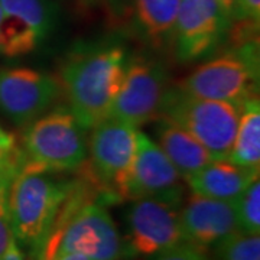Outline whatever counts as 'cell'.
<instances>
[{
	"label": "cell",
	"instance_id": "1",
	"mask_svg": "<svg viewBox=\"0 0 260 260\" xmlns=\"http://www.w3.org/2000/svg\"><path fill=\"white\" fill-rule=\"evenodd\" d=\"M67 253H80L93 260H120L127 256L124 239L112 215L100 203L87 201V186L80 182L56 215L39 260H52Z\"/></svg>",
	"mask_w": 260,
	"mask_h": 260
},
{
	"label": "cell",
	"instance_id": "2",
	"mask_svg": "<svg viewBox=\"0 0 260 260\" xmlns=\"http://www.w3.org/2000/svg\"><path fill=\"white\" fill-rule=\"evenodd\" d=\"M127 61L124 48L110 45L73 55L61 68L59 84L68 109L84 127L91 129L109 117Z\"/></svg>",
	"mask_w": 260,
	"mask_h": 260
},
{
	"label": "cell",
	"instance_id": "3",
	"mask_svg": "<svg viewBox=\"0 0 260 260\" xmlns=\"http://www.w3.org/2000/svg\"><path fill=\"white\" fill-rule=\"evenodd\" d=\"M77 181L34 169L23 162L9 186L10 230L16 242L41 253L56 215Z\"/></svg>",
	"mask_w": 260,
	"mask_h": 260
},
{
	"label": "cell",
	"instance_id": "4",
	"mask_svg": "<svg viewBox=\"0 0 260 260\" xmlns=\"http://www.w3.org/2000/svg\"><path fill=\"white\" fill-rule=\"evenodd\" d=\"M87 127L59 107L29 123L22 140L25 164L45 172H75L88 160Z\"/></svg>",
	"mask_w": 260,
	"mask_h": 260
},
{
	"label": "cell",
	"instance_id": "5",
	"mask_svg": "<svg viewBox=\"0 0 260 260\" xmlns=\"http://www.w3.org/2000/svg\"><path fill=\"white\" fill-rule=\"evenodd\" d=\"M242 104L195 97L179 87H169L160 116L186 130L213 159H229Z\"/></svg>",
	"mask_w": 260,
	"mask_h": 260
},
{
	"label": "cell",
	"instance_id": "6",
	"mask_svg": "<svg viewBox=\"0 0 260 260\" xmlns=\"http://www.w3.org/2000/svg\"><path fill=\"white\" fill-rule=\"evenodd\" d=\"M257 52L253 41L244 42L242 48L200 65L178 87L195 97L243 104L257 95Z\"/></svg>",
	"mask_w": 260,
	"mask_h": 260
},
{
	"label": "cell",
	"instance_id": "7",
	"mask_svg": "<svg viewBox=\"0 0 260 260\" xmlns=\"http://www.w3.org/2000/svg\"><path fill=\"white\" fill-rule=\"evenodd\" d=\"M88 139L90 165L85 177L104 194L124 200L130 169L138 146V127L116 117H106L91 127Z\"/></svg>",
	"mask_w": 260,
	"mask_h": 260
},
{
	"label": "cell",
	"instance_id": "8",
	"mask_svg": "<svg viewBox=\"0 0 260 260\" xmlns=\"http://www.w3.org/2000/svg\"><path fill=\"white\" fill-rule=\"evenodd\" d=\"M168 88V73L162 62L143 56L127 61L109 116L135 127L158 120Z\"/></svg>",
	"mask_w": 260,
	"mask_h": 260
},
{
	"label": "cell",
	"instance_id": "9",
	"mask_svg": "<svg viewBox=\"0 0 260 260\" xmlns=\"http://www.w3.org/2000/svg\"><path fill=\"white\" fill-rule=\"evenodd\" d=\"M232 13L217 0H181L172 45L182 62L213 54L232 26Z\"/></svg>",
	"mask_w": 260,
	"mask_h": 260
},
{
	"label": "cell",
	"instance_id": "10",
	"mask_svg": "<svg viewBox=\"0 0 260 260\" xmlns=\"http://www.w3.org/2000/svg\"><path fill=\"white\" fill-rule=\"evenodd\" d=\"M184 243L179 207L156 198L135 200L127 213V256L153 257Z\"/></svg>",
	"mask_w": 260,
	"mask_h": 260
},
{
	"label": "cell",
	"instance_id": "11",
	"mask_svg": "<svg viewBox=\"0 0 260 260\" xmlns=\"http://www.w3.org/2000/svg\"><path fill=\"white\" fill-rule=\"evenodd\" d=\"M59 80L32 68H0V110L19 126H28L55 104Z\"/></svg>",
	"mask_w": 260,
	"mask_h": 260
},
{
	"label": "cell",
	"instance_id": "12",
	"mask_svg": "<svg viewBox=\"0 0 260 260\" xmlns=\"http://www.w3.org/2000/svg\"><path fill=\"white\" fill-rule=\"evenodd\" d=\"M140 198H156L179 207L184 198V179L158 143L138 130V146L124 200Z\"/></svg>",
	"mask_w": 260,
	"mask_h": 260
},
{
	"label": "cell",
	"instance_id": "13",
	"mask_svg": "<svg viewBox=\"0 0 260 260\" xmlns=\"http://www.w3.org/2000/svg\"><path fill=\"white\" fill-rule=\"evenodd\" d=\"M3 10L2 52L6 56L35 51L55 25L54 0H0Z\"/></svg>",
	"mask_w": 260,
	"mask_h": 260
},
{
	"label": "cell",
	"instance_id": "14",
	"mask_svg": "<svg viewBox=\"0 0 260 260\" xmlns=\"http://www.w3.org/2000/svg\"><path fill=\"white\" fill-rule=\"evenodd\" d=\"M179 223L184 242L203 250L240 232L233 203L198 194L191 195L179 210Z\"/></svg>",
	"mask_w": 260,
	"mask_h": 260
},
{
	"label": "cell",
	"instance_id": "15",
	"mask_svg": "<svg viewBox=\"0 0 260 260\" xmlns=\"http://www.w3.org/2000/svg\"><path fill=\"white\" fill-rule=\"evenodd\" d=\"M130 26L153 48L172 45V35L181 0H119Z\"/></svg>",
	"mask_w": 260,
	"mask_h": 260
},
{
	"label": "cell",
	"instance_id": "16",
	"mask_svg": "<svg viewBox=\"0 0 260 260\" xmlns=\"http://www.w3.org/2000/svg\"><path fill=\"white\" fill-rule=\"evenodd\" d=\"M256 178L259 169L240 167L230 159H213L185 182L192 194L233 203Z\"/></svg>",
	"mask_w": 260,
	"mask_h": 260
},
{
	"label": "cell",
	"instance_id": "17",
	"mask_svg": "<svg viewBox=\"0 0 260 260\" xmlns=\"http://www.w3.org/2000/svg\"><path fill=\"white\" fill-rule=\"evenodd\" d=\"M155 133L159 148L184 181L213 160L208 150L194 136L167 117H159Z\"/></svg>",
	"mask_w": 260,
	"mask_h": 260
},
{
	"label": "cell",
	"instance_id": "18",
	"mask_svg": "<svg viewBox=\"0 0 260 260\" xmlns=\"http://www.w3.org/2000/svg\"><path fill=\"white\" fill-rule=\"evenodd\" d=\"M229 159L240 167L260 171V102L257 95L243 102Z\"/></svg>",
	"mask_w": 260,
	"mask_h": 260
},
{
	"label": "cell",
	"instance_id": "19",
	"mask_svg": "<svg viewBox=\"0 0 260 260\" xmlns=\"http://www.w3.org/2000/svg\"><path fill=\"white\" fill-rule=\"evenodd\" d=\"M239 230L249 234L260 232V181L256 178L234 201Z\"/></svg>",
	"mask_w": 260,
	"mask_h": 260
},
{
	"label": "cell",
	"instance_id": "20",
	"mask_svg": "<svg viewBox=\"0 0 260 260\" xmlns=\"http://www.w3.org/2000/svg\"><path fill=\"white\" fill-rule=\"evenodd\" d=\"M220 260H260L259 234L237 232L217 244Z\"/></svg>",
	"mask_w": 260,
	"mask_h": 260
},
{
	"label": "cell",
	"instance_id": "21",
	"mask_svg": "<svg viewBox=\"0 0 260 260\" xmlns=\"http://www.w3.org/2000/svg\"><path fill=\"white\" fill-rule=\"evenodd\" d=\"M13 178L3 179L0 182V260L6 253L12 239V230H10L9 210H8V195H9V186Z\"/></svg>",
	"mask_w": 260,
	"mask_h": 260
},
{
	"label": "cell",
	"instance_id": "22",
	"mask_svg": "<svg viewBox=\"0 0 260 260\" xmlns=\"http://www.w3.org/2000/svg\"><path fill=\"white\" fill-rule=\"evenodd\" d=\"M23 160H25V155L22 148L18 145L16 138L0 127V165L23 162Z\"/></svg>",
	"mask_w": 260,
	"mask_h": 260
},
{
	"label": "cell",
	"instance_id": "23",
	"mask_svg": "<svg viewBox=\"0 0 260 260\" xmlns=\"http://www.w3.org/2000/svg\"><path fill=\"white\" fill-rule=\"evenodd\" d=\"M232 16L244 23L259 26L260 0H234Z\"/></svg>",
	"mask_w": 260,
	"mask_h": 260
},
{
	"label": "cell",
	"instance_id": "24",
	"mask_svg": "<svg viewBox=\"0 0 260 260\" xmlns=\"http://www.w3.org/2000/svg\"><path fill=\"white\" fill-rule=\"evenodd\" d=\"M156 260H208L205 250L189 243H181L177 247L162 253Z\"/></svg>",
	"mask_w": 260,
	"mask_h": 260
},
{
	"label": "cell",
	"instance_id": "25",
	"mask_svg": "<svg viewBox=\"0 0 260 260\" xmlns=\"http://www.w3.org/2000/svg\"><path fill=\"white\" fill-rule=\"evenodd\" d=\"M3 260H25L23 253L19 249V243L16 242V239H15L13 236H12V239H10L9 246H8L6 253H5V256H3Z\"/></svg>",
	"mask_w": 260,
	"mask_h": 260
},
{
	"label": "cell",
	"instance_id": "26",
	"mask_svg": "<svg viewBox=\"0 0 260 260\" xmlns=\"http://www.w3.org/2000/svg\"><path fill=\"white\" fill-rule=\"evenodd\" d=\"M25 162V160H23ZM23 162H13V164H6V165H0V182L3 179H8V178H13L16 175L19 169L22 168Z\"/></svg>",
	"mask_w": 260,
	"mask_h": 260
},
{
	"label": "cell",
	"instance_id": "27",
	"mask_svg": "<svg viewBox=\"0 0 260 260\" xmlns=\"http://www.w3.org/2000/svg\"><path fill=\"white\" fill-rule=\"evenodd\" d=\"M52 260H93L84 254H80V253H67V254H62V256H58L55 259Z\"/></svg>",
	"mask_w": 260,
	"mask_h": 260
},
{
	"label": "cell",
	"instance_id": "28",
	"mask_svg": "<svg viewBox=\"0 0 260 260\" xmlns=\"http://www.w3.org/2000/svg\"><path fill=\"white\" fill-rule=\"evenodd\" d=\"M220 5H223L225 9L229 10L230 13L233 12V6H234V0H217Z\"/></svg>",
	"mask_w": 260,
	"mask_h": 260
},
{
	"label": "cell",
	"instance_id": "29",
	"mask_svg": "<svg viewBox=\"0 0 260 260\" xmlns=\"http://www.w3.org/2000/svg\"><path fill=\"white\" fill-rule=\"evenodd\" d=\"M2 22H3V10L0 8V30H2Z\"/></svg>",
	"mask_w": 260,
	"mask_h": 260
},
{
	"label": "cell",
	"instance_id": "30",
	"mask_svg": "<svg viewBox=\"0 0 260 260\" xmlns=\"http://www.w3.org/2000/svg\"><path fill=\"white\" fill-rule=\"evenodd\" d=\"M80 2H84V3H93L95 0H80Z\"/></svg>",
	"mask_w": 260,
	"mask_h": 260
}]
</instances>
